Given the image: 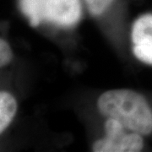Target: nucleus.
Masks as SVG:
<instances>
[{
    "label": "nucleus",
    "instance_id": "1",
    "mask_svg": "<svg viewBox=\"0 0 152 152\" xmlns=\"http://www.w3.org/2000/svg\"><path fill=\"white\" fill-rule=\"evenodd\" d=\"M100 112L117 120L127 130L147 135L152 132V112L141 95L129 90H113L98 100Z\"/></svg>",
    "mask_w": 152,
    "mask_h": 152
},
{
    "label": "nucleus",
    "instance_id": "2",
    "mask_svg": "<svg viewBox=\"0 0 152 152\" xmlns=\"http://www.w3.org/2000/svg\"><path fill=\"white\" fill-rule=\"evenodd\" d=\"M126 129L117 120L107 118L105 124L107 137L97 140L93 145L96 152L140 151L144 143L140 134L127 133Z\"/></svg>",
    "mask_w": 152,
    "mask_h": 152
},
{
    "label": "nucleus",
    "instance_id": "3",
    "mask_svg": "<svg viewBox=\"0 0 152 152\" xmlns=\"http://www.w3.org/2000/svg\"><path fill=\"white\" fill-rule=\"evenodd\" d=\"M80 15V0H47L45 20L60 26H72Z\"/></svg>",
    "mask_w": 152,
    "mask_h": 152
},
{
    "label": "nucleus",
    "instance_id": "4",
    "mask_svg": "<svg viewBox=\"0 0 152 152\" xmlns=\"http://www.w3.org/2000/svg\"><path fill=\"white\" fill-rule=\"evenodd\" d=\"M134 53L139 59L152 64V15L138 19L132 31Z\"/></svg>",
    "mask_w": 152,
    "mask_h": 152
},
{
    "label": "nucleus",
    "instance_id": "5",
    "mask_svg": "<svg viewBox=\"0 0 152 152\" xmlns=\"http://www.w3.org/2000/svg\"><path fill=\"white\" fill-rule=\"evenodd\" d=\"M47 0H20V9L32 26L45 20Z\"/></svg>",
    "mask_w": 152,
    "mask_h": 152
},
{
    "label": "nucleus",
    "instance_id": "6",
    "mask_svg": "<svg viewBox=\"0 0 152 152\" xmlns=\"http://www.w3.org/2000/svg\"><path fill=\"white\" fill-rule=\"evenodd\" d=\"M17 103L13 96L8 92L0 94V132L3 133L10 125L16 113Z\"/></svg>",
    "mask_w": 152,
    "mask_h": 152
},
{
    "label": "nucleus",
    "instance_id": "7",
    "mask_svg": "<svg viewBox=\"0 0 152 152\" xmlns=\"http://www.w3.org/2000/svg\"><path fill=\"white\" fill-rule=\"evenodd\" d=\"M114 0H85L88 10L93 15H100L107 10Z\"/></svg>",
    "mask_w": 152,
    "mask_h": 152
},
{
    "label": "nucleus",
    "instance_id": "8",
    "mask_svg": "<svg viewBox=\"0 0 152 152\" xmlns=\"http://www.w3.org/2000/svg\"><path fill=\"white\" fill-rule=\"evenodd\" d=\"M12 58V53L9 44L5 41L1 40L0 42V64L1 66L6 65L10 62Z\"/></svg>",
    "mask_w": 152,
    "mask_h": 152
}]
</instances>
